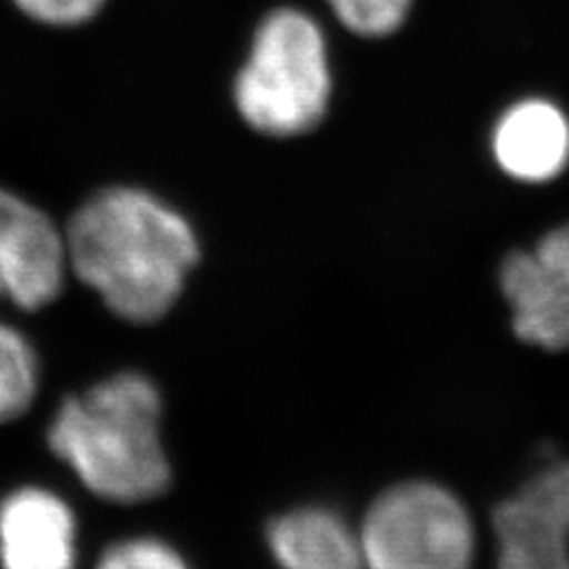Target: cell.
Wrapping results in <instances>:
<instances>
[{"mask_svg":"<svg viewBox=\"0 0 569 569\" xmlns=\"http://www.w3.org/2000/svg\"><path fill=\"white\" fill-rule=\"evenodd\" d=\"M69 271L129 323H154L181 297L200 259L192 226L140 188H107L64 230Z\"/></svg>","mask_w":569,"mask_h":569,"instance_id":"cell-1","label":"cell"},{"mask_svg":"<svg viewBox=\"0 0 569 569\" xmlns=\"http://www.w3.org/2000/svg\"><path fill=\"white\" fill-rule=\"evenodd\" d=\"M48 443L104 501L146 503L169 489L162 395L140 372H117L69 397L48 427Z\"/></svg>","mask_w":569,"mask_h":569,"instance_id":"cell-2","label":"cell"},{"mask_svg":"<svg viewBox=\"0 0 569 569\" xmlns=\"http://www.w3.org/2000/svg\"><path fill=\"white\" fill-rule=\"evenodd\" d=\"M330 88L328 43L313 17L295 8L266 14L236 79L240 117L266 136H301L326 117Z\"/></svg>","mask_w":569,"mask_h":569,"instance_id":"cell-3","label":"cell"},{"mask_svg":"<svg viewBox=\"0 0 569 569\" xmlns=\"http://www.w3.org/2000/svg\"><path fill=\"white\" fill-rule=\"evenodd\" d=\"M366 569H470L475 527L460 498L435 482L382 491L361 525Z\"/></svg>","mask_w":569,"mask_h":569,"instance_id":"cell-4","label":"cell"},{"mask_svg":"<svg viewBox=\"0 0 569 569\" xmlns=\"http://www.w3.org/2000/svg\"><path fill=\"white\" fill-rule=\"evenodd\" d=\"M67 271L62 230L46 211L0 186V299L39 311L60 297Z\"/></svg>","mask_w":569,"mask_h":569,"instance_id":"cell-5","label":"cell"},{"mask_svg":"<svg viewBox=\"0 0 569 569\" xmlns=\"http://www.w3.org/2000/svg\"><path fill=\"white\" fill-rule=\"evenodd\" d=\"M496 569H569V462L548 468L496 508Z\"/></svg>","mask_w":569,"mask_h":569,"instance_id":"cell-6","label":"cell"},{"mask_svg":"<svg viewBox=\"0 0 569 569\" xmlns=\"http://www.w3.org/2000/svg\"><path fill=\"white\" fill-rule=\"evenodd\" d=\"M501 290L512 328L527 345L569 349V223L501 266Z\"/></svg>","mask_w":569,"mask_h":569,"instance_id":"cell-7","label":"cell"},{"mask_svg":"<svg viewBox=\"0 0 569 569\" xmlns=\"http://www.w3.org/2000/svg\"><path fill=\"white\" fill-rule=\"evenodd\" d=\"M0 565L77 569V520L58 493L24 487L0 503Z\"/></svg>","mask_w":569,"mask_h":569,"instance_id":"cell-8","label":"cell"},{"mask_svg":"<svg viewBox=\"0 0 569 569\" xmlns=\"http://www.w3.org/2000/svg\"><path fill=\"white\" fill-rule=\"evenodd\" d=\"M493 154L506 173L541 183L569 162V123L558 107L543 100L515 104L498 121Z\"/></svg>","mask_w":569,"mask_h":569,"instance_id":"cell-9","label":"cell"},{"mask_svg":"<svg viewBox=\"0 0 569 569\" xmlns=\"http://www.w3.org/2000/svg\"><path fill=\"white\" fill-rule=\"evenodd\" d=\"M280 569H366L359 531L328 508H297L269 527Z\"/></svg>","mask_w":569,"mask_h":569,"instance_id":"cell-10","label":"cell"},{"mask_svg":"<svg viewBox=\"0 0 569 569\" xmlns=\"http://www.w3.org/2000/svg\"><path fill=\"white\" fill-rule=\"evenodd\" d=\"M39 389V359L22 332L0 323V422L20 418Z\"/></svg>","mask_w":569,"mask_h":569,"instance_id":"cell-11","label":"cell"},{"mask_svg":"<svg viewBox=\"0 0 569 569\" xmlns=\"http://www.w3.org/2000/svg\"><path fill=\"white\" fill-rule=\"evenodd\" d=\"M328 6L353 33L378 39L403 24L411 0H328Z\"/></svg>","mask_w":569,"mask_h":569,"instance_id":"cell-12","label":"cell"},{"mask_svg":"<svg viewBox=\"0 0 569 569\" xmlns=\"http://www.w3.org/2000/svg\"><path fill=\"white\" fill-rule=\"evenodd\" d=\"M98 569H190L183 556L169 543L152 537H133L110 546Z\"/></svg>","mask_w":569,"mask_h":569,"instance_id":"cell-13","label":"cell"},{"mask_svg":"<svg viewBox=\"0 0 569 569\" xmlns=\"http://www.w3.org/2000/svg\"><path fill=\"white\" fill-rule=\"evenodd\" d=\"M12 3L33 22L67 29L91 22L107 0H12Z\"/></svg>","mask_w":569,"mask_h":569,"instance_id":"cell-14","label":"cell"}]
</instances>
